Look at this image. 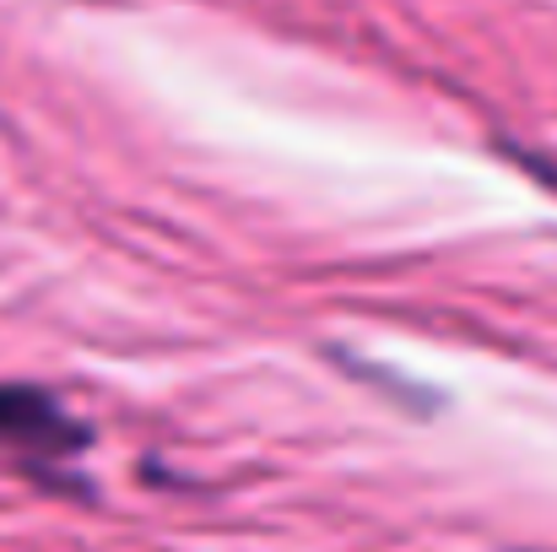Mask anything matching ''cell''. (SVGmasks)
I'll return each mask as SVG.
<instances>
[{
    "label": "cell",
    "instance_id": "cell-1",
    "mask_svg": "<svg viewBox=\"0 0 557 552\" xmlns=\"http://www.w3.org/2000/svg\"><path fill=\"white\" fill-rule=\"evenodd\" d=\"M87 450V428L38 384H0V455H16L33 471H49Z\"/></svg>",
    "mask_w": 557,
    "mask_h": 552
},
{
    "label": "cell",
    "instance_id": "cell-2",
    "mask_svg": "<svg viewBox=\"0 0 557 552\" xmlns=\"http://www.w3.org/2000/svg\"><path fill=\"white\" fill-rule=\"evenodd\" d=\"M504 158H515L531 180H542L547 189H557V163L553 158H536V152H525V147H515V142H504Z\"/></svg>",
    "mask_w": 557,
    "mask_h": 552
}]
</instances>
